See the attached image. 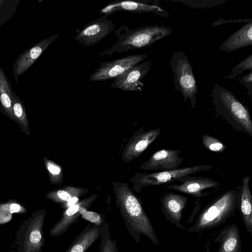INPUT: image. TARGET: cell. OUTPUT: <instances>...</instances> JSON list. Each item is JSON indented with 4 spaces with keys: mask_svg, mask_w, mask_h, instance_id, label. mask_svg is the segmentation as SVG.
Wrapping results in <instances>:
<instances>
[{
    "mask_svg": "<svg viewBox=\"0 0 252 252\" xmlns=\"http://www.w3.org/2000/svg\"><path fill=\"white\" fill-rule=\"evenodd\" d=\"M177 181L181 184H171L166 187L167 189H172L188 194L195 197H201L208 193H202L203 190L208 188H216L220 183L210 178L202 177L184 176Z\"/></svg>",
    "mask_w": 252,
    "mask_h": 252,
    "instance_id": "obj_14",
    "label": "cell"
},
{
    "mask_svg": "<svg viewBox=\"0 0 252 252\" xmlns=\"http://www.w3.org/2000/svg\"><path fill=\"white\" fill-rule=\"evenodd\" d=\"M218 232L214 238L219 243L216 252H242L239 228L236 224H230Z\"/></svg>",
    "mask_w": 252,
    "mask_h": 252,
    "instance_id": "obj_16",
    "label": "cell"
},
{
    "mask_svg": "<svg viewBox=\"0 0 252 252\" xmlns=\"http://www.w3.org/2000/svg\"><path fill=\"white\" fill-rule=\"evenodd\" d=\"M211 97L218 115L237 131L252 136V121L249 111L229 90L216 84L212 89Z\"/></svg>",
    "mask_w": 252,
    "mask_h": 252,
    "instance_id": "obj_3",
    "label": "cell"
},
{
    "mask_svg": "<svg viewBox=\"0 0 252 252\" xmlns=\"http://www.w3.org/2000/svg\"><path fill=\"white\" fill-rule=\"evenodd\" d=\"M238 196L239 192L233 189L219 196L202 210L188 231L201 233L223 223L234 214L237 207Z\"/></svg>",
    "mask_w": 252,
    "mask_h": 252,
    "instance_id": "obj_4",
    "label": "cell"
},
{
    "mask_svg": "<svg viewBox=\"0 0 252 252\" xmlns=\"http://www.w3.org/2000/svg\"><path fill=\"white\" fill-rule=\"evenodd\" d=\"M252 45V19L227 38L217 49L231 52Z\"/></svg>",
    "mask_w": 252,
    "mask_h": 252,
    "instance_id": "obj_17",
    "label": "cell"
},
{
    "mask_svg": "<svg viewBox=\"0 0 252 252\" xmlns=\"http://www.w3.org/2000/svg\"><path fill=\"white\" fill-rule=\"evenodd\" d=\"M100 245L99 252H118L115 239H111L109 224L105 221L100 228Z\"/></svg>",
    "mask_w": 252,
    "mask_h": 252,
    "instance_id": "obj_22",
    "label": "cell"
},
{
    "mask_svg": "<svg viewBox=\"0 0 252 252\" xmlns=\"http://www.w3.org/2000/svg\"><path fill=\"white\" fill-rule=\"evenodd\" d=\"M104 15L87 23L76 34L74 40L87 47H91L110 34L115 28L113 21Z\"/></svg>",
    "mask_w": 252,
    "mask_h": 252,
    "instance_id": "obj_9",
    "label": "cell"
},
{
    "mask_svg": "<svg viewBox=\"0 0 252 252\" xmlns=\"http://www.w3.org/2000/svg\"><path fill=\"white\" fill-rule=\"evenodd\" d=\"M172 32L171 27L163 25H146L132 29L123 26L114 32L118 39L117 42L107 50L102 51L100 56L111 57L116 53L148 47L169 35Z\"/></svg>",
    "mask_w": 252,
    "mask_h": 252,
    "instance_id": "obj_2",
    "label": "cell"
},
{
    "mask_svg": "<svg viewBox=\"0 0 252 252\" xmlns=\"http://www.w3.org/2000/svg\"><path fill=\"white\" fill-rule=\"evenodd\" d=\"M48 169L52 174L57 175L60 172V168L53 164H50L48 166Z\"/></svg>",
    "mask_w": 252,
    "mask_h": 252,
    "instance_id": "obj_32",
    "label": "cell"
},
{
    "mask_svg": "<svg viewBox=\"0 0 252 252\" xmlns=\"http://www.w3.org/2000/svg\"><path fill=\"white\" fill-rule=\"evenodd\" d=\"M41 239L40 232L38 230H33L31 234L30 240L33 244H36L40 242Z\"/></svg>",
    "mask_w": 252,
    "mask_h": 252,
    "instance_id": "obj_31",
    "label": "cell"
},
{
    "mask_svg": "<svg viewBox=\"0 0 252 252\" xmlns=\"http://www.w3.org/2000/svg\"><path fill=\"white\" fill-rule=\"evenodd\" d=\"M202 141L204 146L208 150L215 153H220L224 152L226 146L219 139L207 134H203Z\"/></svg>",
    "mask_w": 252,
    "mask_h": 252,
    "instance_id": "obj_23",
    "label": "cell"
},
{
    "mask_svg": "<svg viewBox=\"0 0 252 252\" xmlns=\"http://www.w3.org/2000/svg\"><path fill=\"white\" fill-rule=\"evenodd\" d=\"M118 207L128 233L138 243L141 235L147 236L155 245L159 243L155 229L139 199L127 188L115 189Z\"/></svg>",
    "mask_w": 252,
    "mask_h": 252,
    "instance_id": "obj_1",
    "label": "cell"
},
{
    "mask_svg": "<svg viewBox=\"0 0 252 252\" xmlns=\"http://www.w3.org/2000/svg\"><path fill=\"white\" fill-rule=\"evenodd\" d=\"M250 177L245 176L239 193L237 206L242 216L245 229L252 235V196L250 188Z\"/></svg>",
    "mask_w": 252,
    "mask_h": 252,
    "instance_id": "obj_18",
    "label": "cell"
},
{
    "mask_svg": "<svg viewBox=\"0 0 252 252\" xmlns=\"http://www.w3.org/2000/svg\"><path fill=\"white\" fill-rule=\"evenodd\" d=\"M81 216L83 219L100 226L105 221V216L103 215L88 211L87 209L83 210Z\"/></svg>",
    "mask_w": 252,
    "mask_h": 252,
    "instance_id": "obj_27",
    "label": "cell"
},
{
    "mask_svg": "<svg viewBox=\"0 0 252 252\" xmlns=\"http://www.w3.org/2000/svg\"><path fill=\"white\" fill-rule=\"evenodd\" d=\"M146 54L131 55L112 60L100 63L90 76L91 81H103L115 78L128 69L145 60Z\"/></svg>",
    "mask_w": 252,
    "mask_h": 252,
    "instance_id": "obj_7",
    "label": "cell"
},
{
    "mask_svg": "<svg viewBox=\"0 0 252 252\" xmlns=\"http://www.w3.org/2000/svg\"><path fill=\"white\" fill-rule=\"evenodd\" d=\"M78 200V198L77 197H74L72 198L68 202H67L68 207L71 206L75 204L76 202Z\"/></svg>",
    "mask_w": 252,
    "mask_h": 252,
    "instance_id": "obj_34",
    "label": "cell"
},
{
    "mask_svg": "<svg viewBox=\"0 0 252 252\" xmlns=\"http://www.w3.org/2000/svg\"><path fill=\"white\" fill-rule=\"evenodd\" d=\"M178 150L161 149L153 154L140 168L144 170H172L178 168L183 158Z\"/></svg>",
    "mask_w": 252,
    "mask_h": 252,
    "instance_id": "obj_12",
    "label": "cell"
},
{
    "mask_svg": "<svg viewBox=\"0 0 252 252\" xmlns=\"http://www.w3.org/2000/svg\"><path fill=\"white\" fill-rule=\"evenodd\" d=\"M237 81L242 84L248 92V95L250 98L252 99V71H250L246 75L238 78Z\"/></svg>",
    "mask_w": 252,
    "mask_h": 252,
    "instance_id": "obj_28",
    "label": "cell"
},
{
    "mask_svg": "<svg viewBox=\"0 0 252 252\" xmlns=\"http://www.w3.org/2000/svg\"><path fill=\"white\" fill-rule=\"evenodd\" d=\"M59 36V33H56L43 39L25 50L18 56L13 65L11 75L14 76L17 82L18 81V78L32 66Z\"/></svg>",
    "mask_w": 252,
    "mask_h": 252,
    "instance_id": "obj_11",
    "label": "cell"
},
{
    "mask_svg": "<svg viewBox=\"0 0 252 252\" xmlns=\"http://www.w3.org/2000/svg\"><path fill=\"white\" fill-rule=\"evenodd\" d=\"M174 90L180 92L185 102L189 99L192 108L196 104L198 86L192 67L187 55L182 51L173 53L170 61Z\"/></svg>",
    "mask_w": 252,
    "mask_h": 252,
    "instance_id": "obj_5",
    "label": "cell"
},
{
    "mask_svg": "<svg viewBox=\"0 0 252 252\" xmlns=\"http://www.w3.org/2000/svg\"><path fill=\"white\" fill-rule=\"evenodd\" d=\"M188 198L173 192L165 194L160 199L161 210L166 220L177 227L185 229L181 223L182 211L186 207Z\"/></svg>",
    "mask_w": 252,
    "mask_h": 252,
    "instance_id": "obj_13",
    "label": "cell"
},
{
    "mask_svg": "<svg viewBox=\"0 0 252 252\" xmlns=\"http://www.w3.org/2000/svg\"><path fill=\"white\" fill-rule=\"evenodd\" d=\"M57 196L58 198V200L60 201H67L68 202L72 198L76 197L72 195V194L68 192L67 191L60 190L57 192Z\"/></svg>",
    "mask_w": 252,
    "mask_h": 252,
    "instance_id": "obj_30",
    "label": "cell"
},
{
    "mask_svg": "<svg viewBox=\"0 0 252 252\" xmlns=\"http://www.w3.org/2000/svg\"><path fill=\"white\" fill-rule=\"evenodd\" d=\"M20 210V206L17 204H12L10 205V211L11 213L18 212Z\"/></svg>",
    "mask_w": 252,
    "mask_h": 252,
    "instance_id": "obj_33",
    "label": "cell"
},
{
    "mask_svg": "<svg viewBox=\"0 0 252 252\" xmlns=\"http://www.w3.org/2000/svg\"><path fill=\"white\" fill-rule=\"evenodd\" d=\"M94 200L93 197L89 198L68 207L63 212L61 219L54 226L51 234L58 236L65 233L71 225L78 221L83 210L89 208Z\"/></svg>",
    "mask_w": 252,
    "mask_h": 252,
    "instance_id": "obj_15",
    "label": "cell"
},
{
    "mask_svg": "<svg viewBox=\"0 0 252 252\" xmlns=\"http://www.w3.org/2000/svg\"><path fill=\"white\" fill-rule=\"evenodd\" d=\"M10 82L0 66V106L13 117L11 94L13 92Z\"/></svg>",
    "mask_w": 252,
    "mask_h": 252,
    "instance_id": "obj_21",
    "label": "cell"
},
{
    "mask_svg": "<svg viewBox=\"0 0 252 252\" xmlns=\"http://www.w3.org/2000/svg\"><path fill=\"white\" fill-rule=\"evenodd\" d=\"M160 131V127L146 131L142 128L137 131L127 149L130 159H133L140 156L159 135Z\"/></svg>",
    "mask_w": 252,
    "mask_h": 252,
    "instance_id": "obj_20",
    "label": "cell"
},
{
    "mask_svg": "<svg viewBox=\"0 0 252 252\" xmlns=\"http://www.w3.org/2000/svg\"><path fill=\"white\" fill-rule=\"evenodd\" d=\"M246 70L252 71V54L234 66L230 73L224 78L225 79H233Z\"/></svg>",
    "mask_w": 252,
    "mask_h": 252,
    "instance_id": "obj_24",
    "label": "cell"
},
{
    "mask_svg": "<svg viewBox=\"0 0 252 252\" xmlns=\"http://www.w3.org/2000/svg\"><path fill=\"white\" fill-rule=\"evenodd\" d=\"M152 65L150 60L137 64L115 77L110 87L124 91L141 92L144 86L142 80L150 71Z\"/></svg>",
    "mask_w": 252,
    "mask_h": 252,
    "instance_id": "obj_10",
    "label": "cell"
},
{
    "mask_svg": "<svg viewBox=\"0 0 252 252\" xmlns=\"http://www.w3.org/2000/svg\"><path fill=\"white\" fill-rule=\"evenodd\" d=\"M12 110L15 116L22 123L26 122V117L24 104L13 91L11 94Z\"/></svg>",
    "mask_w": 252,
    "mask_h": 252,
    "instance_id": "obj_26",
    "label": "cell"
},
{
    "mask_svg": "<svg viewBox=\"0 0 252 252\" xmlns=\"http://www.w3.org/2000/svg\"><path fill=\"white\" fill-rule=\"evenodd\" d=\"M228 0H170L174 2H178L188 6L197 8H206L218 6L223 4Z\"/></svg>",
    "mask_w": 252,
    "mask_h": 252,
    "instance_id": "obj_25",
    "label": "cell"
},
{
    "mask_svg": "<svg viewBox=\"0 0 252 252\" xmlns=\"http://www.w3.org/2000/svg\"><path fill=\"white\" fill-rule=\"evenodd\" d=\"M100 228L94 223H88L65 252H85L100 237Z\"/></svg>",
    "mask_w": 252,
    "mask_h": 252,
    "instance_id": "obj_19",
    "label": "cell"
},
{
    "mask_svg": "<svg viewBox=\"0 0 252 252\" xmlns=\"http://www.w3.org/2000/svg\"><path fill=\"white\" fill-rule=\"evenodd\" d=\"M251 19H237L234 20H224L222 19H219L217 21L214 22L212 23V26H218L224 24L233 23H247L249 22Z\"/></svg>",
    "mask_w": 252,
    "mask_h": 252,
    "instance_id": "obj_29",
    "label": "cell"
},
{
    "mask_svg": "<svg viewBox=\"0 0 252 252\" xmlns=\"http://www.w3.org/2000/svg\"><path fill=\"white\" fill-rule=\"evenodd\" d=\"M212 167L211 164H203L172 170H162L148 174H139L137 176V184L138 188L167 184L184 176L209 170Z\"/></svg>",
    "mask_w": 252,
    "mask_h": 252,
    "instance_id": "obj_6",
    "label": "cell"
},
{
    "mask_svg": "<svg viewBox=\"0 0 252 252\" xmlns=\"http://www.w3.org/2000/svg\"><path fill=\"white\" fill-rule=\"evenodd\" d=\"M121 10L136 13L151 12L164 17L170 16L160 6L159 0H115L103 7L99 13L108 15Z\"/></svg>",
    "mask_w": 252,
    "mask_h": 252,
    "instance_id": "obj_8",
    "label": "cell"
}]
</instances>
